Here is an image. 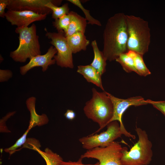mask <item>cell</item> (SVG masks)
Instances as JSON below:
<instances>
[{
  "label": "cell",
  "instance_id": "6",
  "mask_svg": "<svg viewBox=\"0 0 165 165\" xmlns=\"http://www.w3.org/2000/svg\"><path fill=\"white\" fill-rule=\"evenodd\" d=\"M107 129L100 134H93L79 139L82 148L89 150L97 147L106 146L123 134L118 121H114L109 123Z\"/></svg>",
  "mask_w": 165,
  "mask_h": 165
},
{
  "label": "cell",
  "instance_id": "24",
  "mask_svg": "<svg viewBox=\"0 0 165 165\" xmlns=\"http://www.w3.org/2000/svg\"><path fill=\"white\" fill-rule=\"evenodd\" d=\"M33 127L34 126L32 124H29L28 129L22 136L17 140L14 145L8 148H6L4 150L5 151L9 153L10 155L14 153L17 148L21 146L25 142L27 134Z\"/></svg>",
  "mask_w": 165,
  "mask_h": 165
},
{
  "label": "cell",
  "instance_id": "2",
  "mask_svg": "<svg viewBox=\"0 0 165 165\" xmlns=\"http://www.w3.org/2000/svg\"><path fill=\"white\" fill-rule=\"evenodd\" d=\"M92 98L86 102L83 108L87 117L97 123L99 128L93 134H96L109 123L113 114L112 102L105 91L99 92L92 89Z\"/></svg>",
  "mask_w": 165,
  "mask_h": 165
},
{
  "label": "cell",
  "instance_id": "3",
  "mask_svg": "<svg viewBox=\"0 0 165 165\" xmlns=\"http://www.w3.org/2000/svg\"><path fill=\"white\" fill-rule=\"evenodd\" d=\"M128 39V51L142 55L148 51L150 43V29L148 21L139 17L126 15Z\"/></svg>",
  "mask_w": 165,
  "mask_h": 165
},
{
  "label": "cell",
  "instance_id": "17",
  "mask_svg": "<svg viewBox=\"0 0 165 165\" xmlns=\"http://www.w3.org/2000/svg\"><path fill=\"white\" fill-rule=\"evenodd\" d=\"M91 44L94 52V58L90 65L102 75L106 70L107 60L103 52L99 49L96 40L92 41Z\"/></svg>",
  "mask_w": 165,
  "mask_h": 165
},
{
  "label": "cell",
  "instance_id": "15",
  "mask_svg": "<svg viewBox=\"0 0 165 165\" xmlns=\"http://www.w3.org/2000/svg\"><path fill=\"white\" fill-rule=\"evenodd\" d=\"M70 13L71 16V20L68 31L65 34V37L78 32L84 34L87 24L86 19L73 11H70Z\"/></svg>",
  "mask_w": 165,
  "mask_h": 165
},
{
  "label": "cell",
  "instance_id": "12",
  "mask_svg": "<svg viewBox=\"0 0 165 165\" xmlns=\"http://www.w3.org/2000/svg\"><path fill=\"white\" fill-rule=\"evenodd\" d=\"M57 52L56 49L51 46L47 52L43 55H40L34 57L30 59L28 63L20 68V74L24 75L31 69L37 67H41L43 72L46 71L49 67L54 64L55 60L53 58Z\"/></svg>",
  "mask_w": 165,
  "mask_h": 165
},
{
  "label": "cell",
  "instance_id": "20",
  "mask_svg": "<svg viewBox=\"0 0 165 165\" xmlns=\"http://www.w3.org/2000/svg\"><path fill=\"white\" fill-rule=\"evenodd\" d=\"M127 53L133 60L134 65L138 74L145 76L151 74L144 61L143 55L132 51H128Z\"/></svg>",
  "mask_w": 165,
  "mask_h": 165
},
{
  "label": "cell",
  "instance_id": "11",
  "mask_svg": "<svg viewBox=\"0 0 165 165\" xmlns=\"http://www.w3.org/2000/svg\"><path fill=\"white\" fill-rule=\"evenodd\" d=\"M47 16L29 11L8 10L5 18L12 25L17 27H27L34 22L45 20Z\"/></svg>",
  "mask_w": 165,
  "mask_h": 165
},
{
  "label": "cell",
  "instance_id": "14",
  "mask_svg": "<svg viewBox=\"0 0 165 165\" xmlns=\"http://www.w3.org/2000/svg\"><path fill=\"white\" fill-rule=\"evenodd\" d=\"M77 71L82 75L88 82L95 84L104 91L102 82L101 75L90 64L78 66Z\"/></svg>",
  "mask_w": 165,
  "mask_h": 165
},
{
  "label": "cell",
  "instance_id": "28",
  "mask_svg": "<svg viewBox=\"0 0 165 165\" xmlns=\"http://www.w3.org/2000/svg\"><path fill=\"white\" fill-rule=\"evenodd\" d=\"M9 0H0V17L5 18L6 12L5 9L7 8Z\"/></svg>",
  "mask_w": 165,
  "mask_h": 165
},
{
  "label": "cell",
  "instance_id": "1",
  "mask_svg": "<svg viewBox=\"0 0 165 165\" xmlns=\"http://www.w3.org/2000/svg\"><path fill=\"white\" fill-rule=\"evenodd\" d=\"M103 52L107 61H112L128 51V39L126 15L115 14L108 20L103 34Z\"/></svg>",
  "mask_w": 165,
  "mask_h": 165
},
{
  "label": "cell",
  "instance_id": "23",
  "mask_svg": "<svg viewBox=\"0 0 165 165\" xmlns=\"http://www.w3.org/2000/svg\"><path fill=\"white\" fill-rule=\"evenodd\" d=\"M68 1L79 7L83 11L85 15V18L88 21L87 24L91 25H96L98 26L101 25V22L91 16L90 11L85 8L79 0H68Z\"/></svg>",
  "mask_w": 165,
  "mask_h": 165
},
{
  "label": "cell",
  "instance_id": "30",
  "mask_svg": "<svg viewBox=\"0 0 165 165\" xmlns=\"http://www.w3.org/2000/svg\"><path fill=\"white\" fill-rule=\"evenodd\" d=\"M3 60H4L2 56H1V55H0V63H1V62H2V61H3Z\"/></svg>",
  "mask_w": 165,
  "mask_h": 165
},
{
  "label": "cell",
  "instance_id": "21",
  "mask_svg": "<svg viewBox=\"0 0 165 165\" xmlns=\"http://www.w3.org/2000/svg\"><path fill=\"white\" fill-rule=\"evenodd\" d=\"M122 66L123 70L129 73L134 72L137 74L132 58L127 53L121 54L116 60Z\"/></svg>",
  "mask_w": 165,
  "mask_h": 165
},
{
  "label": "cell",
  "instance_id": "10",
  "mask_svg": "<svg viewBox=\"0 0 165 165\" xmlns=\"http://www.w3.org/2000/svg\"><path fill=\"white\" fill-rule=\"evenodd\" d=\"M54 0H9L8 10H27L39 14L48 15L52 10L46 5Z\"/></svg>",
  "mask_w": 165,
  "mask_h": 165
},
{
  "label": "cell",
  "instance_id": "25",
  "mask_svg": "<svg viewBox=\"0 0 165 165\" xmlns=\"http://www.w3.org/2000/svg\"><path fill=\"white\" fill-rule=\"evenodd\" d=\"M147 101L148 104L152 105L165 116V101H154L149 99Z\"/></svg>",
  "mask_w": 165,
  "mask_h": 165
},
{
  "label": "cell",
  "instance_id": "4",
  "mask_svg": "<svg viewBox=\"0 0 165 165\" xmlns=\"http://www.w3.org/2000/svg\"><path fill=\"white\" fill-rule=\"evenodd\" d=\"M15 31L19 35V44L16 50L10 53V57L13 60L24 63L28 59L41 55L39 37L34 24L30 27H16Z\"/></svg>",
  "mask_w": 165,
  "mask_h": 165
},
{
  "label": "cell",
  "instance_id": "26",
  "mask_svg": "<svg viewBox=\"0 0 165 165\" xmlns=\"http://www.w3.org/2000/svg\"><path fill=\"white\" fill-rule=\"evenodd\" d=\"M12 72L9 69H0V82L7 81L12 77Z\"/></svg>",
  "mask_w": 165,
  "mask_h": 165
},
{
  "label": "cell",
  "instance_id": "29",
  "mask_svg": "<svg viewBox=\"0 0 165 165\" xmlns=\"http://www.w3.org/2000/svg\"><path fill=\"white\" fill-rule=\"evenodd\" d=\"M64 116L67 119L72 120L75 118V114L73 110L68 109L64 114Z\"/></svg>",
  "mask_w": 165,
  "mask_h": 165
},
{
  "label": "cell",
  "instance_id": "16",
  "mask_svg": "<svg viewBox=\"0 0 165 165\" xmlns=\"http://www.w3.org/2000/svg\"><path fill=\"white\" fill-rule=\"evenodd\" d=\"M36 98L34 97H31L28 98L26 101L27 107L30 114V123L34 126L42 125L48 122V119L45 114L38 115L36 112L35 105Z\"/></svg>",
  "mask_w": 165,
  "mask_h": 165
},
{
  "label": "cell",
  "instance_id": "18",
  "mask_svg": "<svg viewBox=\"0 0 165 165\" xmlns=\"http://www.w3.org/2000/svg\"><path fill=\"white\" fill-rule=\"evenodd\" d=\"M62 2V0H54L46 5V7L52 10V17L54 20L68 14L70 12L68 5L67 3L64 4L61 6H58L61 4Z\"/></svg>",
  "mask_w": 165,
  "mask_h": 165
},
{
  "label": "cell",
  "instance_id": "13",
  "mask_svg": "<svg viewBox=\"0 0 165 165\" xmlns=\"http://www.w3.org/2000/svg\"><path fill=\"white\" fill-rule=\"evenodd\" d=\"M68 44L73 53H75L81 50H86L90 43L84 34L81 32H77L66 37Z\"/></svg>",
  "mask_w": 165,
  "mask_h": 165
},
{
  "label": "cell",
  "instance_id": "5",
  "mask_svg": "<svg viewBox=\"0 0 165 165\" xmlns=\"http://www.w3.org/2000/svg\"><path fill=\"white\" fill-rule=\"evenodd\" d=\"M135 130L138 140L129 151L126 147H123L122 165H148L152 161V144L146 132L137 127Z\"/></svg>",
  "mask_w": 165,
  "mask_h": 165
},
{
  "label": "cell",
  "instance_id": "9",
  "mask_svg": "<svg viewBox=\"0 0 165 165\" xmlns=\"http://www.w3.org/2000/svg\"><path fill=\"white\" fill-rule=\"evenodd\" d=\"M108 94L112 102L113 107V116L109 123L114 121H118L123 135L127 137L135 139V136L128 132L125 128L122 122V116L125 111L130 106H137L148 104L147 100H145L141 96L131 97L124 99L116 97L108 93Z\"/></svg>",
  "mask_w": 165,
  "mask_h": 165
},
{
  "label": "cell",
  "instance_id": "22",
  "mask_svg": "<svg viewBox=\"0 0 165 165\" xmlns=\"http://www.w3.org/2000/svg\"><path fill=\"white\" fill-rule=\"evenodd\" d=\"M71 16L69 13L58 19L55 20L53 22V26L58 31H63L64 34L67 32L71 20Z\"/></svg>",
  "mask_w": 165,
  "mask_h": 165
},
{
  "label": "cell",
  "instance_id": "7",
  "mask_svg": "<svg viewBox=\"0 0 165 165\" xmlns=\"http://www.w3.org/2000/svg\"><path fill=\"white\" fill-rule=\"evenodd\" d=\"M123 148L119 143L114 141L105 147L87 150L80 157L96 159L98 161L100 165H122Z\"/></svg>",
  "mask_w": 165,
  "mask_h": 165
},
{
  "label": "cell",
  "instance_id": "19",
  "mask_svg": "<svg viewBox=\"0 0 165 165\" xmlns=\"http://www.w3.org/2000/svg\"><path fill=\"white\" fill-rule=\"evenodd\" d=\"M37 152L45 160L46 165H60L63 161V158L59 155L53 152L48 148L44 151L36 147L33 149Z\"/></svg>",
  "mask_w": 165,
  "mask_h": 165
},
{
  "label": "cell",
  "instance_id": "27",
  "mask_svg": "<svg viewBox=\"0 0 165 165\" xmlns=\"http://www.w3.org/2000/svg\"><path fill=\"white\" fill-rule=\"evenodd\" d=\"M83 159L80 157L79 160L76 161H69L67 162L63 161L60 165H100L99 162L94 164H84L82 163Z\"/></svg>",
  "mask_w": 165,
  "mask_h": 165
},
{
  "label": "cell",
  "instance_id": "8",
  "mask_svg": "<svg viewBox=\"0 0 165 165\" xmlns=\"http://www.w3.org/2000/svg\"><path fill=\"white\" fill-rule=\"evenodd\" d=\"M45 35L51 39L50 43L57 50V54L53 57L57 65L61 68H73V53L68 44L64 31L47 32Z\"/></svg>",
  "mask_w": 165,
  "mask_h": 165
}]
</instances>
